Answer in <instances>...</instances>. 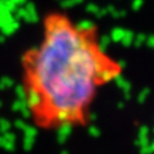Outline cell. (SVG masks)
<instances>
[{
	"mask_svg": "<svg viewBox=\"0 0 154 154\" xmlns=\"http://www.w3.org/2000/svg\"><path fill=\"white\" fill-rule=\"evenodd\" d=\"M40 36L19 58V86L30 123L38 131L88 127L100 93L125 73L99 27L64 9L42 14Z\"/></svg>",
	"mask_w": 154,
	"mask_h": 154,
	"instance_id": "1",
	"label": "cell"
}]
</instances>
